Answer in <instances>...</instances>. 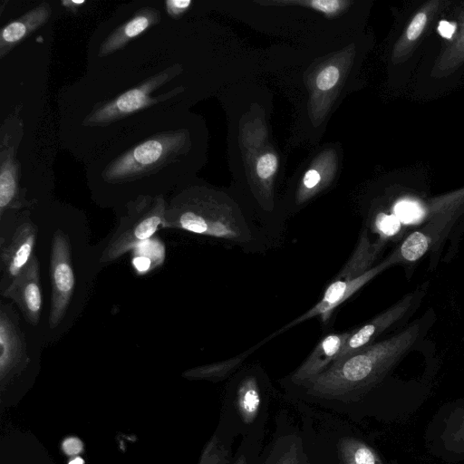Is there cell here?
<instances>
[{"label":"cell","mask_w":464,"mask_h":464,"mask_svg":"<svg viewBox=\"0 0 464 464\" xmlns=\"http://www.w3.org/2000/svg\"><path fill=\"white\" fill-rule=\"evenodd\" d=\"M165 228L222 238L237 243L251 239V231L236 210L213 199L182 192L167 206Z\"/></svg>","instance_id":"obj_2"},{"label":"cell","mask_w":464,"mask_h":464,"mask_svg":"<svg viewBox=\"0 0 464 464\" xmlns=\"http://www.w3.org/2000/svg\"><path fill=\"white\" fill-rule=\"evenodd\" d=\"M263 464H308L300 437L295 433L278 436Z\"/></svg>","instance_id":"obj_20"},{"label":"cell","mask_w":464,"mask_h":464,"mask_svg":"<svg viewBox=\"0 0 464 464\" xmlns=\"http://www.w3.org/2000/svg\"><path fill=\"white\" fill-rule=\"evenodd\" d=\"M52 303L49 327L54 329L64 317L74 289L70 240L62 230L53 236L50 256Z\"/></svg>","instance_id":"obj_7"},{"label":"cell","mask_w":464,"mask_h":464,"mask_svg":"<svg viewBox=\"0 0 464 464\" xmlns=\"http://www.w3.org/2000/svg\"><path fill=\"white\" fill-rule=\"evenodd\" d=\"M374 226L382 237L395 236L401 229V223L393 214L379 213Z\"/></svg>","instance_id":"obj_29"},{"label":"cell","mask_w":464,"mask_h":464,"mask_svg":"<svg viewBox=\"0 0 464 464\" xmlns=\"http://www.w3.org/2000/svg\"><path fill=\"white\" fill-rule=\"evenodd\" d=\"M229 464H250L246 450L239 449L236 458L232 459Z\"/></svg>","instance_id":"obj_36"},{"label":"cell","mask_w":464,"mask_h":464,"mask_svg":"<svg viewBox=\"0 0 464 464\" xmlns=\"http://www.w3.org/2000/svg\"><path fill=\"white\" fill-rule=\"evenodd\" d=\"M174 74L173 68L169 67L150 77L139 86L97 107L88 115L86 124L96 126L112 123L168 98V94L170 92L158 97H153L150 94L169 82Z\"/></svg>","instance_id":"obj_6"},{"label":"cell","mask_w":464,"mask_h":464,"mask_svg":"<svg viewBox=\"0 0 464 464\" xmlns=\"http://www.w3.org/2000/svg\"><path fill=\"white\" fill-rule=\"evenodd\" d=\"M392 265V259L390 256L378 264L377 266L372 267L370 270L365 272L364 274L354 277V278H335L325 289L323 297L319 300V302L306 311L302 315L298 316L284 327H282L279 331L276 332L275 334L277 335L284 331H286L293 326L301 324L308 319H311L315 316H320L323 322H326L333 311L351 297L353 294H355L360 288H362L364 285H366L369 281H371L377 275L382 273L387 267Z\"/></svg>","instance_id":"obj_9"},{"label":"cell","mask_w":464,"mask_h":464,"mask_svg":"<svg viewBox=\"0 0 464 464\" xmlns=\"http://www.w3.org/2000/svg\"><path fill=\"white\" fill-rule=\"evenodd\" d=\"M248 353L249 352L228 361L190 369L184 372V376L190 379L222 380L237 368Z\"/></svg>","instance_id":"obj_24"},{"label":"cell","mask_w":464,"mask_h":464,"mask_svg":"<svg viewBox=\"0 0 464 464\" xmlns=\"http://www.w3.org/2000/svg\"><path fill=\"white\" fill-rule=\"evenodd\" d=\"M428 285L429 283L425 282L415 291L404 295L399 302L376 315L370 322L356 331H352L340 354L333 363L340 362L355 352L371 345L382 333L404 319L406 315H409L413 308L417 307L419 303L421 302Z\"/></svg>","instance_id":"obj_8"},{"label":"cell","mask_w":464,"mask_h":464,"mask_svg":"<svg viewBox=\"0 0 464 464\" xmlns=\"http://www.w3.org/2000/svg\"><path fill=\"white\" fill-rule=\"evenodd\" d=\"M337 449L342 464H384L375 450L353 437L342 438Z\"/></svg>","instance_id":"obj_21"},{"label":"cell","mask_w":464,"mask_h":464,"mask_svg":"<svg viewBox=\"0 0 464 464\" xmlns=\"http://www.w3.org/2000/svg\"><path fill=\"white\" fill-rule=\"evenodd\" d=\"M258 379L253 374L242 377L227 393L224 405L225 429L250 437L265 420L267 400Z\"/></svg>","instance_id":"obj_5"},{"label":"cell","mask_w":464,"mask_h":464,"mask_svg":"<svg viewBox=\"0 0 464 464\" xmlns=\"http://www.w3.org/2000/svg\"><path fill=\"white\" fill-rule=\"evenodd\" d=\"M51 14L50 5L42 2L4 26L0 34V58L3 59L14 46L44 25Z\"/></svg>","instance_id":"obj_16"},{"label":"cell","mask_w":464,"mask_h":464,"mask_svg":"<svg viewBox=\"0 0 464 464\" xmlns=\"http://www.w3.org/2000/svg\"><path fill=\"white\" fill-rule=\"evenodd\" d=\"M432 318L433 314L427 313L392 337L331 364L305 383L309 393L325 399H344L369 388L420 341Z\"/></svg>","instance_id":"obj_1"},{"label":"cell","mask_w":464,"mask_h":464,"mask_svg":"<svg viewBox=\"0 0 464 464\" xmlns=\"http://www.w3.org/2000/svg\"><path fill=\"white\" fill-rule=\"evenodd\" d=\"M432 237L430 232L416 230L411 233L401 244L398 250L390 256L392 264L403 260L412 263L420 259L430 249Z\"/></svg>","instance_id":"obj_23"},{"label":"cell","mask_w":464,"mask_h":464,"mask_svg":"<svg viewBox=\"0 0 464 464\" xmlns=\"http://www.w3.org/2000/svg\"><path fill=\"white\" fill-rule=\"evenodd\" d=\"M232 460L231 446L216 433L206 445L198 464H229Z\"/></svg>","instance_id":"obj_26"},{"label":"cell","mask_w":464,"mask_h":464,"mask_svg":"<svg viewBox=\"0 0 464 464\" xmlns=\"http://www.w3.org/2000/svg\"><path fill=\"white\" fill-rule=\"evenodd\" d=\"M191 5L189 0H167L166 11L172 18L180 16Z\"/></svg>","instance_id":"obj_32"},{"label":"cell","mask_w":464,"mask_h":464,"mask_svg":"<svg viewBox=\"0 0 464 464\" xmlns=\"http://www.w3.org/2000/svg\"><path fill=\"white\" fill-rule=\"evenodd\" d=\"M6 126V125H5ZM16 137L2 127L0 150V215L19 204V165L15 158Z\"/></svg>","instance_id":"obj_13"},{"label":"cell","mask_w":464,"mask_h":464,"mask_svg":"<svg viewBox=\"0 0 464 464\" xmlns=\"http://www.w3.org/2000/svg\"><path fill=\"white\" fill-rule=\"evenodd\" d=\"M160 20V13L152 7L138 11L130 20L121 24L102 43L99 56H107L123 48L130 40L139 36Z\"/></svg>","instance_id":"obj_17"},{"label":"cell","mask_w":464,"mask_h":464,"mask_svg":"<svg viewBox=\"0 0 464 464\" xmlns=\"http://www.w3.org/2000/svg\"><path fill=\"white\" fill-rule=\"evenodd\" d=\"M168 204L164 198L141 195L126 205V213L103 249L100 262H112L165 228Z\"/></svg>","instance_id":"obj_3"},{"label":"cell","mask_w":464,"mask_h":464,"mask_svg":"<svg viewBox=\"0 0 464 464\" xmlns=\"http://www.w3.org/2000/svg\"><path fill=\"white\" fill-rule=\"evenodd\" d=\"M277 168V159L272 153L261 156L256 162V173L261 179H267L274 174Z\"/></svg>","instance_id":"obj_30"},{"label":"cell","mask_w":464,"mask_h":464,"mask_svg":"<svg viewBox=\"0 0 464 464\" xmlns=\"http://www.w3.org/2000/svg\"><path fill=\"white\" fill-rule=\"evenodd\" d=\"M339 79V70L335 66L324 69L316 78V85L320 90H329L335 85Z\"/></svg>","instance_id":"obj_31"},{"label":"cell","mask_w":464,"mask_h":464,"mask_svg":"<svg viewBox=\"0 0 464 464\" xmlns=\"http://www.w3.org/2000/svg\"><path fill=\"white\" fill-rule=\"evenodd\" d=\"M84 1H68V0H65V1H63L62 4L67 8L69 9L70 11L72 12H76L77 10V7L83 4Z\"/></svg>","instance_id":"obj_37"},{"label":"cell","mask_w":464,"mask_h":464,"mask_svg":"<svg viewBox=\"0 0 464 464\" xmlns=\"http://www.w3.org/2000/svg\"><path fill=\"white\" fill-rule=\"evenodd\" d=\"M10 307L0 309V379L4 383L20 372L29 359L24 335Z\"/></svg>","instance_id":"obj_10"},{"label":"cell","mask_w":464,"mask_h":464,"mask_svg":"<svg viewBox=\"0 0 464 464\" xmlns=\"http://www.w3.org/2000/svg\"><path fill=\"white\" fill-rule=\"evenodd\" d=\"M68 464H84V461L82 458L75 457L74 459L70 460Z\"/></svg>","instance_id":"obj_38"},{"label":"cell","mask_w":464,"mask_h":464,"mask_svg":"<svg viewBox=\"0 0 464 464\" xmlns=\"http://www.w3.org/2000/svg\"><path fill=\"white\" fill-rule=\"evenodd\" d=\"M180 133L163 132L148 139L113 160L102 176L111 183L133 181L170 162L181 145Z\"/></svg>","instance_id":"obj_4"},{"label":"cell","mask_w":464,"mask_h":464,"mask_svg":"<svg viewBox=\"0 0 464 464\" xmlns=\"http://www.w3.org/2000/svg\"><path fill=\"white\" fill-rule=\"evenodd\" d=\"M351 333L348 331L331 334L322 339L304 362L293 372L292 382L305 384L325 371L336 360Z\"/></svg>","instance_id":"obj_15"},{"label":"cell","mask_w":464,"mask_h":464,"mask_svg":"<svg viewBox=\"0 0 464 464\" xmlns=\"http://www.w3.org/2000/svg\"><path fill=\"white\" fill-rule=\"evenodd\" d=\"M464 203V188L430 199L428 204L430 214L452 211Z\"/></svg>","instance_id":"obj_28"},{"label":"cell","mask_w":464,"mask_h":464,"mask_svg":"<svg viewBox=\"0 0 464 464\" xmlns=\"http://www.w3.org/2000/svg\"><path fill=\"white\" fill-rule=\"evenodd\" d=\"M165 256L164 244L156 237H150L133 249L132 266L138 274H147L160 266Z\"/></svg>","instance_id":"obj_22"},{"label":"cell","mask_w":464,"mask_h":464,"mask_svg":"<svg viewBox=\"0 0 464 464\" xmlns=\"http://www.w3.org/2000/svg\"><path fill=\"white\" fill-rule=\"evenodd\" d=\"M63 450L67 455L73 456L82 451V443L79 439L71 437L63 441Z\"/></svg>","instance_id":"obj_33"},{"label":"cell","mask_w":464,"mask_h":464,"mask_svg":"<svg viewBox=\"0 0 464 464\" xmlns=\"http://www.w3.org/2000/svg\"><path fill=\"white\" fill-rule=\"evenodd\" d=\"M392 212L401 223L404 224H418L430 214L428 205L411 198H404L396 201Z\"/></svg>","instance_id":"obj_25"},{"label":"cell","mask_w":464,"mask_h":464,"mask_svg":"<svg viewBox=\"0 0 464 464\" xmlns=\"http://www.w3.org/2000/svg\"><path fill=\"white\" fill-rule=\"evenodd\" d=\"M320 179V174L314 169H310L305 173L303 183L306 188L311 189L317 186Z\"/></svg>","instance_id":"obj_35"},{"label":"cell","mask_w":464,"mask_h":464,"mask_svg":"<svg viewBox=\"0 0 464 464\" xmlns=\"http://www.w3.org/2000/svg\"><path fill=\"white\" fill-rule=\"evenodd\" d=\"M341 2L339 1H314L312 5L314 8L325 13H332L338 9Z\"/></svg>","instance_id":"obj_34"},{"label":"cell","mask_w":464,"mask_h":464,"mask_svg":"<svg viewBox=\"0 0 464 464\" xmlns=\"http://www.w3.org/2000/svg\"><path fill=\"white\" fill-rule=\"evenodd\" d=\"M449 4V1L430 0L424 3L413 14L394 45L392 52L393 63H403L410 58L417 46L420 44L422 37L434 19Z\"/></svg>","instance_id":"obj_12"},{"label":"cell","mask_w":464,"mask_h":464,"mask_svg":"<svg viewBox=\"0 0 464 464\" xmlns=\"http://www.w3.org/2000/svg\"><path fill=\"white\" fill-rule=\"evenodd\" d=\"M464 63V3L457 14L456 30L434 63L431 75L441 78L453 73Z\"/></svg>","instance_id":"obj_18"},{"label":"cell","mask_w":464,"mask_h":464,"mask_svg":"<svg viewBox=\"0 0 464 464\" xmlns=\"http://www.w3.org/2000/svg\"><path fill=\"white\" fill-rule=\"evenodd\" d=\"M383 244L382 239H380L376 243H372L367 232L363 231L361 234L356 248L338 274L337 278H354L370 270L373 267L372 265L376 259Z\"/></svg>","instance_id":"obj_19"},{"label":"cell","mask_w":464,"mask_h":464,"mask_svg":"<svg viewBox=\"0 0 464 464\" xmlns=\"http://www.w3.org/2000/svg\"><path fill=\"white\" fill-rule=\"evenodd\" d=\"M37 227L31 221L21 223L5 246H2L1 265L9 283L33 256L37 239Z\"/></svg>","instance_id":"obj_14"},{"label":"cell","mask_w":464,"mask_h":464,"mask_svg":"<svg viewBox=\"0 0 464 464\" xmlns=\"http://www.w3.org/2000/svg\"><path fill=\"white\" fill-rule=\"evenodd\" d=\"M2 295L17 304L30 324L36 325L38 324L42 295L39 263L34 254L21 272L8 284Z\"/></svg>","instance_id":"obj_11"},{"label":"cell","mask_w":464,"mask_h":464,"mask_svg":"<svg viewBox=\"0 0 464 464\" xmlns=\"http://www.w3.org/2000/svg\"><path fill=\"white\" fill-rule=\"evenodd\" d=\"M448 421L444 431L445 441L455 450H464V408L453 412Z\"/></svg>","instance_id":"obj_27"}]
</instances>
